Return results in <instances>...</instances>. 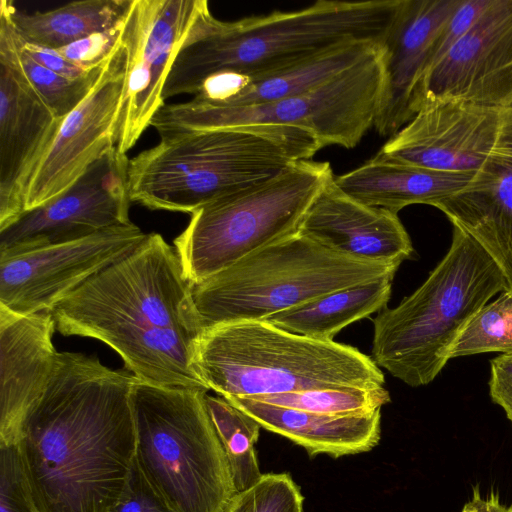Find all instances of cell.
Here are the masks:
<instances>
[{"label": "cell", "instance_id": "cell-1", "mask_svg": "<svg viewBox=\"0 0 512 512\" xmlns=\"http://www.w3.org/2000/svg\"><path fill=\"white\" fill-rule=\"evenodd\" d=\"M136 377L97 357L59 352L16 447L38 512H110L136 453Z\"/></svg>", "mask_w": 512, "mask_h": 512}, {"label": "cell", "instance_id": "cell-2", "mask_svg": "<svg viewBox=\"0 0 512 512\" xmlns=\"http://www.w3.org/2000/svg\"><path fill=\"white\" fill-rule=\"evenodd\" d=\"M50 313L60 334L104 342L139 381L208 390L194 365L205 327L192 284L175 247L158 233L147 234Z\"/></svg>", "mask_w": 512, "mask_h": 512}, {"label": "cell", "instance_id": "cell-3", "mask_svg": "<svg viewBox=\"0 0 512 512\" xmlns=\"http://www.w3.org/2000/svg\"><path fill=\"white\" fill-rule=\"evenodd\" d=\"M399 2L319 0L301 10L236 21L215 18L207 5L172 64L163 98L195 95L217 74L253 80L343 45L382 46Z\"/></svg>", "mask_w": 512, "mask_h": 512}, {"label": "cell", "instance_id": "cell-4", "mask_svg": "<svg viewBox=\"0 0 512 512\" xmlns=\"http://www.w3.org/2000/svg\"><path fill=\"white\" fill-rule=\"evenodd\" d=\"M129 160L131 202L191 214L221 197L270 179L323 148L309 130L258 125L159 134Z\"/></svg>", "mask_w": 512, "mask_h": 512}, {"label": "cell", "instance_id": "cell-5", "mask_svg": "<svg viewBox=\"0 0 512 512\" xmlns=\"http://www.w3.org/2000/svg\"><path fill=\"white\" fill-rule=\"evenodd\" d=\"M194 365L207 389L225 399L385 382L373 359L357 348L288 332L268 320L206 327Z\"/></svg>", "mask_w": 512, "mask_h": 512}, {"label": "cell", "instance_id": "cell-6", "mask_svg": "<svg viewBox=\"0 0 512 512\" xmlns=\"http://www.w3.org/2000/svg\"><path fill=\"white\" fill-rule=\"evenodd\" d=\"M506 278L487 252L453 226L449 250L411 295L374 319L372 359L411 387L432 382L469 320L499 292Z\"/></svg>", "mask_w": 512, "mask_h": 512}, {"label": "cell", "instance_id": "cell-7", "mask_svg": "<svg viewBox=\"0 0 512 512\" xmlns=\"http://www.w3.org/2000/svg\"><path fill=\"white\" fill-rule=\"evenodd\" d=\"M399 266L338 253L297 231L192 285V295L205 328L268 320L335 291L395 275Z\"/></svg>", "mask_w": 512, "mask_h": 512}, {"label": "cell", "instance_id": "cell-8", "mask_svg": "<svg viewBox=\"0 0 512 512\" xmlns=\"http://www.w3.org/2000/svg\"><path fill=\"white\" fill-rule=\"evenodd\" d=\"M207 392L138 379L132 386L135 460L176 512H222L237 492Z\"/></svg>", "mask_w": 512, "mask_h": 512}, {"label": "cell", "instance_id": "cell-9", "mask_svg": "<svg viewBox=\"0 0 512 512\" xmlns=\"http://www.w3.org/2000/svg\"><path fill=\"white\" fill-rule=\"evenodd\" d=\"M334 177L329 162L299 160L270 179L195 210L173 241L186 279L198 284L299 231L308 209Z\"/></svg>", "mask_w": 512, "mask_h": 512}, {"label": "cell", "instance_id": "cell-10", "mask_svg": "<svg viewBox=\"0 0 512 512\" xmlns=\"http://www.w3.org/2000/svg\"><path fill=\"white\" fill-rule=\"evenodd\" d=\"M380 52L306 92L273 102L224 107L194 101L165 104L151 125L159 134L258 125L311 131L323 147H355L373 127L383 83Z\"/></svg>", "mask_w": 512, "mask_h": 512}, {"label": "cell", "instance_id": "cell-11", "mask_svg": "<svg viewBox=\"0 0 512 512\" xmlns=\"http://www.w3.org/2000/svg\"><path fill=\"white\" fill-rule=\"evenodd\" d=\"M206 0H131L121 43L125 78L116 148L126 154L165 106L163 89Z\"/></svg>", "mask_w": 512, "mask_h": 512}, {"label": "cell", "instance_id": "cell-12", "mask_svg": "<svg viewBox=\"0 0 512 512\" xmlns=\"http://www.w3.org/2000/svg\"><path fill=\"white\" fill-rule=\"evenodd\" d=\"M128 163L126 154L111 148L60 196L0 230V260L131 223Z\"/></svg>", "mask_w": 512, "mask_h": 512}, {"label": "cell", "instance_id": "cell-13", "mask_svg": "<svg viewBox=\"0 0 512 512\" xmlns=\"http://www.w3.org/2000/svg\"><path fill=\"white\" fill-rule=\"evenodd\" d=\"M12 5L0 1V230L24 213L27 179L63 119L56 117L21 66Z\"/></svg>", "mask_w": 512, "mask_h": 512}, {"label": "cell", "instance_id": "cell-14", "mask_svg": "<svg viewBox=\"0 0 512 512\" xmlns=\"http://www.w3.org/2000/svg\"><path fill=\"white\" fill-rule=\"evenodd\" d=\"M124 78L125 55L121 43L86 97L62 119L31 171L23 193L24 212L60 196L116 146Z\"/></svg>", "mask_w": 512, "mask_h": 512}, {"label": "cell", "instance_id": "cell-15", "mask_svg": "<svg viewBox=\"0 0 512 512\" xmlns=\"http://www.w3.org/2000/svg\"><path fill=\"white\" fill-rule=\"evenodd\" d=\"M134 223L0 260V307L20 315L51 312L88 279L146 237Z\"/></svg>", "mask_w": 512, "mask_h": 512}, {"label": "cell", "instance_id": "cell-16", "mask_svg": "<svg viewBox=\"0 0 512 512\" xmlns=\"http://www.w3.org/2000/svg\"><path fill=\"white\" fill-rule=\"evenodd\" d=\"M447 100L496 108L512 102V0H493L450 51L423 74L414 93L413 114Z\"/></svg>", "mask_w": 512, "mask_h": 512}, {"label": "cell", "instance_id": "cell-17", "mask_svg": "<svg viewBox=\"0 0 512 512\" xmlns=\"http://www.w3.org/2000/svg\"><path fill=\"white\" fill-rule=\"evenodd\" d=\"M501 109L457 100L423 107L376 155L437 171H478L495 143Z\"/></svg>", "mask_w": 512, "mask_h": 512}, {"label": "cell", "instance_id": "cell-18", "mask_svg": "<svg viewBox=\"0 0 512 512\" xmlns=\"http://www.w3.org/2000/svg\"><path fill=\"white\" fill-rule=\"evenodd\" d=\"M464 0H400L381 47L383 83L374 129L392 137L413 117L431 47Z\"/></svg>", "mask_w": 512, "mask_h": 512}, {"label": "cell", "instance_id": "cell-19", "mask_svg": "<svg viewBox=\"0 0 512 512\" xmlns=\"http://www.w3.org/2000/svg\"><path fill=\"white\" fill-rule=\"evenodd\" d=\"M434 207L487 252L512 292V102L501 109L495 143L474 178Z\"/></svg>", "mask_w": 512, "mask_h": 512}, {"label": "cell", "instance_id": "cell-20", "mask_svg": "<svg viewBox=\"0 0 512 512\" xmlns=\"http://www.w3.org/2000/svg\"><path fill=\"white\" fill-rule=\"evenodd\" d=\"M55 331L50 312L20 315L0 307V444L16 445L47 390L59 353Z\"/></svg>", "mask_w": 512, "mask_h": 512}, {"label": "cell", "instance_id": "cell-21", "mask_svg": "<svg viewBox=\"0 0 512 512\" xmlns=\"http://www.w3.org/2000/svg\"><path fill=\"white\" fill-rule=\"evenodd\" d=\"M334 179L316 197L299 231L331 250L363 260L400 265L410 258L412 242L398 213L352 198Z\"/></svg>", "mask_w": 512, "mask_h": 512}, {"label": "cell", "instance_id": "cell-22", "mask_svg": "<svg viewBox=\"0 0 512 512\" xmlns=\"http://www.w3.org/2000/svg\"><path fill=\"white\" fill-rule=\"evenodd\" d=\"M226 400L254 418L262 428L303 447L311 457L327 454L338 458L363 453L380 441L381 409L362 414L329 415L275 406L247 397Z\"/></svg>", "mask_w": 512, "mask_h": 512}, {"label": "cell", "instance_id": "cell-23", "mask_svg": "<svg viewBox=\"0 0 512 512\" xmlns=\"http://www.w3.org/2000/svg\"><path fill=\"white\" fill-rule=\"evenodd\" d=\"M476 172L437 171L375 155L363 165L335 176L334 181L352 198L398 213L412 204L434 206L466 187Z\"/></svg>", "mask_w": 512, "mask_h": 512}, {"label": "cell", "instance_id": "cell-24", "mask_svg": "<svg viewBox=\"0 0 512 512\" xmlns=\"http://www.w3.org/2000/svg\"><path fill=\"white\" fill-rule=\"evenodd\" d=\"M381 47L373 42L343 45L268 76L253 80H243L240 77L239 85L222 100L215 103H199L244 107L294 96L336 77L379 52Z\"/></svg>", "mask_w": 512, "mask_h": 512}, {"label": "cell", "instance_id": "cell-25", "mask_svg": "<svg viewBox=\"0 0 512 512\" xmlns=\"http://www.w3.org/2000/svg\"><path fill=\"white\" fill-rule=\"evenodd\" d=\"M395 275L335 291L268 319L275 326L330 341L344 327L387 307Z\"/></svg>", "mask_w": 512, "mask_h": 512}, {"label": "cell", "instance_id": "cell-26", "mask_svg": "<svg viewBox=\"0 0 512 512\" xmlns=\"http://www.w3.org/2000/svg\"><path fill=\"white\" fill-rule=\"evenodd\" d=\"M131 0H82L27 14L12 5L15 28L26 42L59 49L119 23Z\"/></svg>", "mask_w": 512, "mask_h": 512}, {"label": "cell", "instance_id": "cell-27", "mask_svg": "<svg viewBox=\"0 0 512 512\" xmlns=\"http://www.w3.org/2000/svg\"><path fill=\"white\" fill-rule=\"evenodd\" d=\"M206 405L226 454L235 489L245 490L262 475L255 451L261 425L221 396L207 394Z\"/></svg>", "mask_w": 512, "mask_h": 512}, {"label": "cell", "instance_id": "cell-28", "mask_svg": "<svg viewBox=\"0 0 512 512\" xmlns=\"http://www.w3.org/2000/svg\"><path fill=\"white\" fill-rule=\"evenodd\" d=\"M247 398L275 406L329 415L368 413L381 409L390 402V394L384 387L320 388Z\"/></svg>", "mask_w": 512, "mask_h": 512}, {"label": "cell", "instance_id": "cell-29", "mask_svg": "<svg viewBox=\"0 0 512 512\" xmlns=\"http://www.w3.org/2000/svg\"><path fill=\"white\" fill-rule=\"evenodd\" d=\"M502 352L512 354V292L505 291L483 306L448 350V359Z\"/></svg>", "mask_w": 512, "mask_h": 512}, {"label": "cell", "instance_id": "cell-30", "mask_svg": "<svg viewBox=\"0 0 512 512\" xmlns=\"http://www.w3.org/2000/svg\"><path fill=\"white\" fill-rule=\"evenodd\" d=\"M18 45L21 66L26 76L58 118H64L79 105L93 87L104 66L85 78L72 80L35 61L21 47L19 34Z\"/></svg>", "mask_w": 512, "mask_h": 512}, {"label": "cell", "instance_id": "cell-31", "mask_svg": "<svg viewBox=\"0 0 512 512\" xmlns=\"http://www.w3.org/2000/svg\"><path fill=\"white\" fill-rule=\"evenodd\" d=\"M304 497L288 473H266L236 492L222 512H303Z\"/></svg>", "mask_w": 512, "mask_h": 512}, {"label": "cell", "instance_id": "cell-32", "mask_svg": "<svg viewBox=\"0 0 512 512\" xmlns=\"http://www.w3.org/2000/svg\"><path fill=\"white\" fill-rule=\"evenodd\" d=\"M0 512H38L16 445L0 444Z\"/></svg>", "mask_w": 512, "mask_h": 512}, {"label": "cell", "instance_id": "cell-33", "mask_svg": "<svg viewBox=\"0 0 512 512\" xmlns=\"http://www.w3.org/2000/svg\"><path fill=\"white\" fill-rule=\"evenodd\" d=\"M122 29L123 18L108 30L93 33L57 50L80 68L92 71L102 67L120 46Z\"/></svg>", "mask_w": 512, "mask_h": 512}, {"label": "cell", "instance_id": "cell-34", "mask_svg": "<svg viewBox=\"0 0 512 512\" xmlns=\"http://www.w3.org/2000/svg\"><path fill=\"white\" fill-rule=\"evenodd\" d=\"M492 2L493 0L463 1L434 41L423 74L450 51L482 16Z\"/></svg>", "mask_w": 512, "mask_h": 512}, {"label": "cell", "instance_id": "cell-35", "mask_svg": "<svg viewBox=\"0 0 512 512\" xmlns=\"http://www.w3.org/2000/svg\"><path fill=\"white\" fill-rule=\"evenodd\" d=\"M110 512H176L134 459L127 483Z\"/></svg>", "mask_w": 512, "mask_h": 512}, {"label": "cell", "instance_id": "cell-36", "mask_svg": "<svg viewBox=\"0 0 512 512\" xmlns=\"http://www.w3.org/2000/svg\"><path fill=\"white\" fill-rule=\"evenodd\" d=\"M490 364L491 399L504 410L512 424V354L497 356Z\"/></svg>", "mask_w": 512, "mask_h": 512}, {"label": "cell", "instance_id": "cell-37", "mask_svg": "<svg viewBox=\"0 0 512 512\" xmlns=\"http://www.w3.org/2000/svg\"><path fill=\"white\" fill-rule=\"evenodd\" d=\"M19 34V33H18ZM20 37L21 47L26 51L35 61L44 66L45 68L62 75L66 78L75 80L85 78L94 72L98 71L102 67L86 71L66 57H64L57 49H51L36 45L33 43L26 42Z\"/></svg>", "mask_w": 512, "mask_h": 512}, {"label": "cell", "instance_id": "cell-38", "mask_svg": "<svg viewBox=\"0 0 512 512\" xmlns=\"http://www.w3.org/2000/svg\"><path fill=\"white\" fill-rule=\"evenodd\" d=\"M461 512H512V505L504 504L494 491L483 496L480 489L474 487L472 497L465 503Z\"/></svg>", "mask_w": 512, "mask_h": 512}]
</instances>
